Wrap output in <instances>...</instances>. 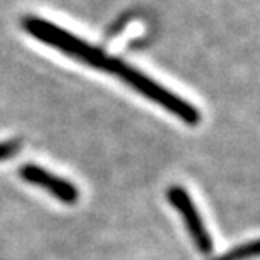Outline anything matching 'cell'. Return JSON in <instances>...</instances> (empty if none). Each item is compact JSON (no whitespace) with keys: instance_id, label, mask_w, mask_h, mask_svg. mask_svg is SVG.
<instances>
[{"instance_id":"obj_5","label":"cell","mask_w":260,"mask_h":260,"mask_svg":"<svg viewBox=\"0 0 260 260\" xmlns=\"http://www.w3.org/2000/svg\"><path fill=\"white\" fill-rule=\"evenodd\" d=\"M258 255V240H252L247 243H242L220 257L210 258V260H248Z\"/></svg>"},{"instance_id":"obj_1","label":"cell","mask_w":260,"mask_h":260,"mask_svg":"<svg viewBox=\"0 0 260 260\" xmlns=\"http://www.w3.org/2000/svg\"><path fill=\"white\" fill-rule=\"evenodd\" d=\"M105 71L118 76L122 81H125L128 86H132L135 91H139L140 95H144L145 98H149V100H152L154 103H157V105L166 108L169 113H173V115L181 118V120L184 123H188V125H198V123H200L201 115L196 107L183 100V98L178 96L171 90H168V88L160 86L157 81L150 80L142 71L135 70V68L130 66L128 63H123V61L118 58H110Z\"/></svg>"},{"instance_id":"obj_2","label":"cell","mask_w":260,"mask_h":260,"mask_svg":"<svg viewBox=\"0 0 260 260\" xmlns=\"http://www.w3.org/2000/svg\"><path fill=\"white\" fill-rule=\"evenodd\" d=\"M22 27L32 38L61 51V53H64L70 58L80 61L83 64L96 68V70H107L110 56H107L102 49L95 48V46L88 44L86 41H83L78 36L68 32L66 29L59 27V25L49 22L46 19L27 15V17L22 19Z\"/></svg>"},{"instance_id":"obj_6","label":"cell","mask_w":260,"mask_h":260,"mask_svg":"<svg viewBox=\"0 0 260 260\" xmlns=\"http://www.w3.org/2000/svg\"><path fill=\"white\" fill-rule=\"evenodd\" d=\"M19 152V142L17 140H7V142H0V160H5L12 157L14 154Z\"/></svg>"},{"instance_id":"obj_3","label":"cell","mask_w":260,"mask_h":260,"mask_svg":"<svg viewBox=\"0 0 260 260\" xmlns=\"http://www.w3.org/2000/svg\"><path fill=\"white\" fill-rule=\"evenodd\" d=\"M168 198L171 201L176 210H178L181 215H183V220H184V225L188 228V233L191 237V240L194 242L196 248L200 250L201 253H211L213 250V240L208 233L205 223H203V218L198 211L196 205L193 203V200L189 198L188 191L181 186H171L169 191H168Z\"/></svg>"},{"instance_id":"obj_4","label":"cell","mask_w":260,"mask_h":260,"mask_svg":"<svg viewBox=\"0 0 260 260\" xmlns=\"http://www.w3.org/2000/svg\"><path fill=\"white\" fill-rule=\"evenodd\" d=\"M20 178L25 183L34 184L38 188H43L48 191L49 194H53L56 200L66 203V205H75L80 198V191L73 183L66 181L59 176H56L44 168H39L36 164H25L20 168Z\"/></svg>"}]
</instances>
